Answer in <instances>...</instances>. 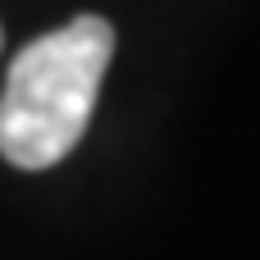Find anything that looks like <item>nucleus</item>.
Segmentation results:
<instances>
[{
  "label": "nucleus",
  "instance_id": "1",
  "mask_svg": "<svg viewBox=\"0 0 260 260\" xmlns=\"http://www.w3.org/2000/svg\"><path fill=\"white\" fill-rule=\"evenodd\" d=\"M114 55V27L101 14L27 41L0 91V155L18 169L59 165L87 133L101 78Z\"/></svg>",
  "mask_w": 260,
  "mask_h": 260
},
{
  "label": "nucleus",
  "instance_id": "2",
  "mask_svg": "<svg viewBox=\"0 0 260 260\" xmlns=\"http://www.w3.org/2000/svg\"><path fill=\"white\" fill-rule=\"evenodd\" d=\"M0 37H5V32H0Z\"/></svg>",
  "mask_w": 260,
  "mask_h": 260
}]
</instances>
